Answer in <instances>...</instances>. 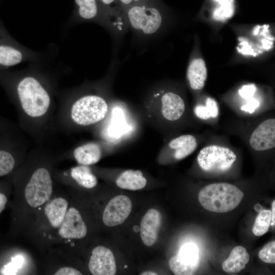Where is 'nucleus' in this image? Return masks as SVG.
<instances>
[{"label":"nucleus","instance_id":"nucleus-1","mask_svg":"<svg viewBox=\"0 0 275 275\" xmlns=\"http://www.w3.org/2000/svg\"><path fill=\"white\" fill-rule=\"evenodd\" d=\"M44 62L29 63L22 70H0V86L16 111L18 125L37 145L48 144L57 133L58 79Z\"/></svg>","mask_w":275,"mask_h":275},{"label":"nucleus","instance_id":"nucleus-2","mask_svg":"<svg viewBox=\"0 0 275 275\" xmlns=\"http://www.w3.org/2000/svg\"><path fill=\"white\" fill-rule=\"evenodd\" d=\"M61 160V153L48 145L35 144L10 175L14 197L9 237L22 238L37 212L52 197L56 189L53 174Z\"/></svg>","mask_w":275,"mask_h":275},{"label":"nucleus","instance_id":"nucleus-3","mask_svg":"<svg viewBox=\"0 0 275 275\" xmlns=\"http://www.w3.org/2000/svg\"><path fill=\"white\" fill-rule=\"evenodd\" d=\"M106 99L94 85L58 92L54 124L57 132L95 128L109 112Z\"/></svg>","mask_w":275,"mask_h":275},{"label":"nucleus","instance_id":"nucleus-4","mask_svg":"<svg viewBox=\"0 0 275 275\" xmlns=\"http://www.w3.org/2000/svg\"><path fill=\"white\" fill-rule=\"evenodd\" d=\"M69 206L64 190L56 189L50 199L37 212L22 239L42 253L48 238L63 223Z\"/></svg>","mask_w":275,"mask_h":275},{"label":"nucleus","instance_id":"nucleus-5","mask_svg":"<svg viewBox=\"0 0 275 275\" xmlns=\"http://www.w3.org/2000/svg\"><path fill=\"white\" fill-rule=\"evenodd\" d=\"M31 141L18 124L0 116V179L22 164L32 147Z\"/></svg>","mask_w":275,"mask_h":275},{"label":"nucleus","instance_id":"nucleus-6","mask_svg":"<svg viewBox=\"0 0 275 275\" xmlns=\"http://www.w3.org/2000/svg\"><path fill=\"white\" fill-rule=\"evenodd\" d=\"M145 111L148 118L153 122L164 127L182 123L188 113L183 98L172 91L153 95L146 105Z\"/></svg>","mask_w":275,"mask_h":275},{"label":"nucleus","instance_id":"nucleus-7","mask_svg":"<svg viewBox=\"0 0 275 275\" xmlns=\"http://www.w3.org/2000/svg\"><path fill=\"white\" fill-rule=\"evenodd\" d=\"M237 150L224 142H208L196 157L200 169L210 174H222L229 171L236 162Z\"/></svg>","mask_w":275,"mask_h":275},{"label":"nucleus","instance_id":"nucleus-8","mask_svg":"<svg viewBox=\"0 0 275 275\" xmlns=\"http://www.w3.org/2000/svg\"><path fill=\"white\" fill-rule=\"evenodd\" d=\"M244 194L236 186L226 182L210 184L199 192L198 199L205 209L214 212L231 211L240 204Z\"/></svg>","mask_w":275,"mask_h":275},{"label":"nucleus","instance_id":"nucleus-9","mask_svg":"<svg viewBox=\"0 0 275 275\" xmlns=\"http://www.w3.org/2000/svg\"><path fill=\"white\" fill-rule=\"evenodd\" d=\"M47 59L46 54L30 49L13 38L0 18V70L10 69L24 62H42Z\"/></svg>","mask_w":275,"mask_h":275},{"label":"nucleus","instance_id":"nucleus-10","mask_svg":"<svg viewBox=\"0 0 275 275\" xmlns=\"http://www.w3.org/2000/svg\"><path fill=\"white\" fill-rule=\"evenodd\" d=\"M87 233L88 228L80 211L76 207L69 206L63 223L49 237L42 253L61 250L64 244L81 239Z\"/></svg>","mask_w":275,"mask_h":275},{"label":"nucleus","instance_id":"nucleus-11","mask_svg":"<svg viewBox=\"0 0 275 275\" xmlns=\"http://www.w3.org/2000/svg\"><path fill=\"white\" fill-rule=\"evenodd\" d=\"M200 142V138L195 134L179 135L172 138L163 146L158 158L163 162L181 160L196 151Z\"/></svg>","mask_w":275,"mask_h":275},{"label":"nucleus","instance_id":"nucleus-12","mask_svg":"<svg viewBox=\"0 0 275 275\" xmlns=\"http://www.w3.org/2000/svg\"><path fill=\"white\" fill-rule=\"evenodd\" d=\"M249 149L258 153L274 151L275 147V119L267 117L254 126L247 135Z\"/></svg>","mask_w":275,"mask_h":275},{"label":"nucleus","instance_id":"nucleus-13","mask_svg":"<svg viewBox=\"0 0 275 275\" xmlns=\"http://www.w3.org/2000/svg\"><path fill=\"white\" fill-rule=\"evenodd\" d=\"M127 16L134 29L141 30L147 35L157 31L162 22L160 13L154 8L134 6L128 10Z\"/></svg>","mask_w":275,"mask_h":275},{"label":"nucleus","instance_id":"nucleus-14","mask_svg":"<svg viewBox=\"0 0 275 275\" xmlns=\"http://www.w3.org/2000/svg\"><path fill=\"white\" fill-rule=\"evenodd\" d=\"M54 178L56 182L62 185L76 184L81 187L92 189L98 184V180L92 167L79 164L67 170L54 171Z\"/></svg>","mask_w":275,"mask_h":275},{"label":"nucleus","instance_id":"nucleus-15","mask_svg":"<svg viewBox=\"0 0 275 275\" xmlns=\"http://www.w3.org/2000/svg\"><path fill=\"white\" fill-rule=\"evenodd\" d=\"M200 264L198 248L190 243L183 245L177 255L169 261L172 271L176 275L193 274Z\"/></svg>","mask_w":275,"mask_h":275},{"label":"nucleus","instance_id":"nucleus-16","mask_svg":"<svg viewBox=\"0 0 275 275\" xmlns=\"http://www.w3.org/2000/svg\"><path fill=\"white\" fill-rule=\"evenodd\" d=\"M105 150L103 141H89L61 153V159L72 158L78 164L90 166L101 159Z\"/></svg>","mask_w":275,"mask_h":275},{"label":"nucleus","instance_id":"nucleus-17","mask_svg":"<svg viewBox=\"0 0 275 275\" xmlns=\"http://www.w3.org/2000/svg\"><path fill=\"white\" fill-rule=\"evenodd\" d=\"M132 209L130 199L125 195L113 198L105 207L102 216L104 224L114 227L123 223L129 216Z\"/></svg>","mask_w":275,"mask_h":275},{"label":"nucleus","instance_id":"nucleus-18","mask_svg":"<svg viewBox=\"0 0 275 275\" xmlns=\"http://www.w3.org/2000/svg\"><path fill=\"white\" fill-rule=\"evenodd\" d=\"M88 268L93 275H114L117 271L113 252L103 246H97L92 251Z\"/></svg>","mask_w":275,"mask_h":275},{"label":"nucleus","instance_id":"nucleus-19","mask_svg":"<svg viewBox=\"0 0 275 275\" xmlns=\"http://www.w3.org/2000/svg\"><path fill=\"white\" fill-rule=\"evenodd\" d=\"M0 265V274H25L34 271V262L23 250H17L10 254L6 261Z\"/></svg>","mask_w":275,"mask_h":275},{"label":"nucleus","instance_id":"nucleus-20","mask_svg":"<svg viewBox=\"0 0 275 275\" xmlns=\"http://www.w3.org/2000/svg\"><path fill=\"white\" fill-rule=\"evenodd\" d=\"M161 224V215L155 209H150L142 218L140 225V234L143 243L152 246L156 241Z\"/></svg>","mask_w":275,"mask_h":275},{"label":"nucleus","instance_id":"nucleus-21","mask_svg":"<svg viewBox=\"0 0 275 275\" xmlns=\"http://www.w3.org/2000/svg\"><path fill=\"white\" fill-rule=\"evenodd\" d=\"M116 184L120 188L137 190L145 187L147 179L140 170H126L122 172L116 179Z\"/></svg>","mask_w":275,"mask_h":275},{"label":"nucleus","instance_id":"nucleus-22","mask_svg":"<svg viewBox=\"0 0 275 275\" xmlns=\"http://www.w3.org/2000/svg\"><path fill=\"white\" fill-rule=\"evenodd\" d=\"M207 77V70L204 61L202 59L193 60L187 70V78L190 87L194 90H201Z\"/></svg>","mask_w":275,"mask_h":275},{"label":"nucleus","instance_id":"nucleus-23","mask_svg":"<svg viewBox=\"0 0 275 275\" xmlns=\"http://www.w3.org/2000/svg\"><path fill=\"white\" fill-rule=\"evenodd\" d=\"M249 259L250 256L246 249L237 246L232 250L229 257L224 261L222 268L227 273H237L245 268Z\"/></svg>","mask_w":275,"mask_h":275},{"label":"nucleus","instance_id":"nucleus-24","mask_svg":"<svg viewBox=\"0 0 275 275\" xmlns=\"http://www.w3.org/2000/svg\"><path fill=\"white\" fill-rule=\"evenodd\" d=\"M256 90V88L253 84L244 85L239 90V95L245 100V102L238 108V110L241 113L252 115L262 110L260 101L253 97Z\"/></svg>","mask_w":275,"mask_h":275},{"label":"nucleus","instance_id":"nucleus-25","mask_svg":"<svg viewBox=\"0 0 275 275\" xmlns=\"http://www.w3.org/2000/svg\"><path fill=\"white\" fill-rule=\"evenodd\" d=\"M193 111L196 117L203 121H214L219 113L216 101L211 97H207L204 103L196 105Z\"/></svg>","mask_w":275,"mask_h":275},{"label":"nucleus","instance_id":"nucleus-26","mask_svg":"<svg viewBox=\"0 0 275 275\" xmlns=\"http://www.w3.org/2000/svg\"><path fill=\"white\" fill-rule=\"evenodd\" d=\"M77 6L78 19L90 20L95 19L98 14L96 0H74Z\"/></svg>","mask_w":275,"mask_h":275},{"label":"nucleus","instance_id":"nucleus-27","mask_svg":"<svg viewBox=\"0 0 275 275\" xmlns=\"http://www.w3.org/2000/svg\"><path fill=\"white\" fill-rule=\"evenodd\" d=\"M271 221V211L265 210L260 211L256 218L252 228L253 234L257 236L265 234L268 230Z\"/></svg>","mask_w":275,"mask_h":275},{"label":"nucleus","instance_id":"nucleus-28","mask_svg":"<svg viewBox=\"0 0 275 275\" xmlns=\"http://www.w3.org/2000/svg\"><path fill=\"white\" fill-rule=\"evenodd\" d=\"M12 188L10 176L0 179V214L8 203L9 195Z\"/></svg>","mask_w":275,"mask_h":275},{"label":"nucleus","instance_id":"nucleus-29","mask_svg":"<svg viewBox=\"0 0 275 275\" xmlns=\"http://www.w3.org/2000/svg\"><path fill=\"white\" fill-rule=\"evenodd\" d=\"M258 256L260 259L267 263H275V241H271L259 251Z\"/></svg>","mask_w":275,"mask_h":275},{"label":"nucleus","instance_id":"nucleus-30","mask_svg":"<svg viewBox=\"0 0 275 275\" xmlns=\"http://www.w3.org/2000/svg\"><path fill=\"white\" fill-rule=\"evenodd\" d=\"M233 4L220 5L213 12V16L217 20H224L232 16L234 13Z\"/></svg>","mask_w":275,"mask_h":275},{"label":"nucleus","instance_id":"nucleus-31","mask_svg":"<svg viewBox=\"0 0 275 275\" xmlns=\"http://www.w3.org/2000/svg\"><path fill=\"white\" fill-rule=\"evenodd\" d=\"M52 274L55 275H81L78 269L67 265H63L52 270Z\"/></svg>","mask_w":275,"mask_h":275},{"label":"nucleus","instance_id":"nucleus-32","mask_svg":"<svg viewBox=\"0 0 275 275\" xmlns=\"http://www.w3.org/2000/svg\"><path fill=\"white\" fill-rule=\"evenodd\" d=\"M271 212V225L274 226L275 224V201L274 200L272 204V211Z\"/></svg>","mask_w":275,"mask_h":275},{"label":"nucleus","instance_id":"nucleus-33","mask_svg":"<svg viewBox=\"0 0 275 275\" xmlns=\"http://www.w3.org/2000/svg\"><path fill=\"white\" fill-rule=\"evenodd\" d=\"M220 5L233 4L234 0H214Z\"/></svg>","mask_w":275,"mask_h":275},{"label":"nucleus","instance_id":"nucleus-34","mask_svg":"<svg viewBox=\"0 0 275 275\" xmlns=\"http://www.w3.org/2000/svg\"><path fill=\"white\" fill-rule=\"evenodd\" d=\"M123 4L125 5H128L132 3L135 2L139 0H120Z\"/></svg>","mask_w":275,"mask_h":275},{"label":"nucleus","instance_id":"nucleus-35","mask_svg":"<svg viewBox=\"0 0 275 275\" xmlns=\"http://www.w3.org/2000/svg\"><path fill=\"white\" fill-rule=\"evenodd\" d=\"M254 208L257 211L260 212L262 210V206L259 204H256L254 206Z\"/></svg>","mask_w":275,"mask_h":275},{"label":"nucleus","instance_id":"nucleus-36","mask_svg":"<svg viewBox=\"0 0 275 275\" xmlns=\"http://www.w3.org/2000/svg\"><path fill=\"white\" fill-rule=\"evenodd\" d=\"M141 274H142V275H156L157 274V273H156V272H152V271H145V272H144L142 273H141Z\"/></svg>","mask_w":275,"mask_h":275},{"label":"nucleus","instance_id":"nucleus-37","mask_svg":"<svg viewBox=\"0 0 275 275\" xmlns=\"http://www.w3.org/2000/svg\"><path fill=\"white\" fill-rule=\"evenodd\" d=\"M105 5H109L113 3L114 0H99Z\"/></svg>","mask_w":275,"mask_h":275},{"label":"nucleus","instance_id":"nucleus-38","mask_svg":"<svg viewBox=\"0 0 275 275\" xmlns=\"http://www.w3.org/2000/svg\"><path fill=\"white\" fill-rule=\"evenodd\" d=\"M0 2H1V0H0Z\"/></svg>","mask_w":275,"mask_h":275}]
</instances>
